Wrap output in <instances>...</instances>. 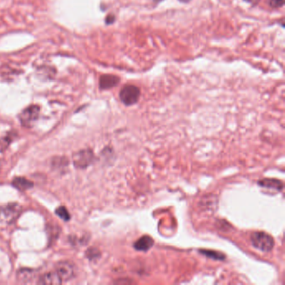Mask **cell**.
<instances>
[{"mask_svg":"<svg viewBox=\"0 0 285 285\" xmlns=\"http://www.w3.org/2000/svg\"><path fill=\"white\" fill-rule=\"evenodd\" d=\"M252 245L262 252H270L274 246V240L270 235L264 232H255L252 233Z\"/></svg>","mask_w":285,"mask_h":285,"instance_id":"cell-1","label":"cell"},{"mask_svg":"<svg viewBox=\"0 0 285 285\" xmlns=\"http://www.w3.org/2000/svg\"><path fill=\"white\" fill-rule=\"evenodd\" d=\"M141 90L134 85H126L120 90V99L125 106H133L139 101Z\"/></svg>","mask_w":285,"mask_h":285,"instance_id":"cell-2","label":"cell"},{"mask_svg":"<svg viewBox=\"0 0 285 285\" xmlns=\"http://www.w3.org/2000/svg\"><path fill=\"white\" fill-rule=\"evenodd\" d=\"M21 213V207L19 206V204H7L5 206L0 207V220L10 224L17 220Z\"/></svg>","mask_w":285,"mask_h":285,"instance_id":"cell-3","label":"cell"},{"mask_svg":"<svg viewBox=\"0 0 285 285\" xmlns=\"http://www.w3.org/2000/svg\"><path fill=\"white\" fill-rule=\"evenodd\" d=\"M40 113V108L38 106H30L23 110L19 115V120L22 125L24 127H32L33 124L38 120Z\"/></svg>","mask_w":285,"mask_h":285,"instance_id":"cell-4","label":"cell"},{"mask_svg":"<svg viewBox=\"0 0 285 285\" xmlns=\"http://www.w3.org/2000/svg\"><path fill=\"white\" fill-rule=\"evenodd\" d=\"M94 154L91 150H82V151L74 154L73 161L76 168H86L93 162Z\"/></svg>","mask_w":285,"mask_h":285,"instance_id":"cell-5","label":"cell"},{"mask_svg":"<svg viewBox=\"0 0 285 285\" xmlns=\"http://www.w3.org/2000/svg\"><path fill=\"white\" fill-rule=\"evenodd\" d=\"M56 273L62 281H68L74 276V267L69 262H60L56 265Z\"/></svg>","mask_w":285,"mask_h":285,"instance_id":"cell-6","label":"cell"},{"mask_svg":"<svg viewBox=\"0 0 285 285\" xmlns=\"http://www.w3.org/2000/svg\"><path fill=\"white\" fill-rule=\"evenodd\" d=\"M120 83V78L113 74H104L100 78L99 86L101 90L111 89Z\"/></svg>","mask_w":285,"mask_h":285,"instance_id":"cell-7","label":"cell"},{"mask_svg":"<svg viewBox=\"0 0 285 285\" xmlns=\"http://www.w3.org/2000/svg\"><path fill=\"white\" fill-rule=\"evenodd\" d=\"M258 184L262 187L268 189L274 190L276 192H281L283 189V183L280 180L265 178L258 182Z\"/></svg>","mask_w":285,"mask_h":285,"instance_id":"cell-8","label":"cell"},{"mask_svg":"<svg viewBox=\"0 0 285 285\" xmlns=\"http://www.w3.org/2000/svg\"><path fill=\"white\" fill-rule=\"evenodd\" d=\"M63 281L60 278V276L58 275L56 271L55 272H49V273H45L43 276H41L39 278V283L42 284H60Z\"/></svg>","mask_w":285,"mask_h":285,"instance_id":"cell-9","label":"cell"},{"mask_svg":"<svg viewBox=\"0 0 285 285\" xmlns=\"http://www.w3.org/2000/svg\"><path fill=\"white\" fill-rule=\"evenodd\" d=\"M154 245V240L149 236H143L134 243L135 250L137 251H148Z\"/></svg>","mask_w":285,"mask_h":285,"instance_id":"cell-10","label":"cell"},{"mask_svg":"<svg viewBox=\"0 0 285 285\" xmlns=\"http://www.w3.org/2000/svg\"><path fill=\"white\" fill-rule=\"evenodd\" d=\"M12 185L15 188H17L18 190L21 191V192H24V191L30 189V188L34 187V183L33 182L24 178H14Z\"/></svg>","mask_w":285,"mask_h":285,"instance_id":"cell-11","label":"cell"},{"mask_svg":"<svg viewBox=\"0 0 285 285\" xmlns=\"http://www.w3.org/2000/svg\"><path fill=\"white\" fill-rule=\"evenodd\" d=\"M34 270L31 269H28V268H23L20 270L18 271L17 278L19 282H23V283H28L34 278Z\"/></svg>","mask_w":285,"mask_h":285,"instance_id":"cell-12","label":"cell"},{"mask_svg":"<svg viewBox=\"0 0 285 285\" xmlns=\"http://www.w3.org/2000/svg\"><path fill=\"white\" fill-rule=\"evenodd\" d=\"M201 254L206 255L209 258H212L213 259H217V260H223L225 258V255L222 253H218L216 251H211V250H200Z\"/></svg>","mask_w":285,"mask_h":285,"instance_id":"cell-13","label":"cell"},{"mask_svg":"<svg viewBox=\"0 0 285 285\" xmlns=\"http://www.w3.org/2000/svg\"><path fill=\"white\" fill-rule=\"evenodd\" d=\"M55 214H56V215L59 216L63 220L69 221L70 219V214H69V211H68L65 207H59L55 210Z\"/></svg>","mask_w":285,"mask_h":285,"instance_id":"cell-14","label":"cell"},{"mask_svg":"<svg viewBox=\"0 0 285 285\" xmlns=\"http://www.w3.org/2000/svg\"><path fill=\"white\" fill-rule=\"evenodd\" d=\"M13 137L14 136L12 133H9L7 136H5L0 139V150H5L7 148L10 142H12Z\"/></svg>","mask_w":285,"mask_h":285,"instance_id":"cell-15","label":"cell"},{"mask_svg":"<svg viewBox=\"0 0 285 285\" xmlns=\"http://www.w3.org/2000/svg\"><path fill=\"white\" fill-rule=\"evenodd\" d=\"M87 256L88 259H97L100 257V251L98 250H96L95 248H91L90 250L87 251Z\"/></svg>","mask_w":285,"mask_h":285,"instance_id":"cell-16","label":"cell"},{"mask_svg":"<svg viewBox=\"0 0 285 285\" xmlns=\"http://www.w3.org/2000/svg\"><path fill=\"white\" fill-rule=\"evenodd\" d=\"M268 5L273 9H279L284 5V0H268Z\"/></svg>","mask_w":285,"mask_h":285,"instance_id":"cell-17","label":"cell"},{"mask_svg":"<svg viewBox=\"0 0 285 285\" xmlns=\"http://www.w3.org/2000/svg\"><path fill=\"white\" fill-rule=\"evenodd\" d=\"M115 21V15H108L106 19V23L107 24H111Z\"/></svg>","mask_w":285,"mask_h":285,"instance_id":"cell-18","label":"cell"},{"mask_svg":"<svg viewBox=\"0 0 285 285\" xmlns=\"http://www.w3.org/2000/svg\"><path fill=\"white\" fill-rule=\"evenodd\" d=\"M245 1H247V2L250 3H254V4H257V3L259 2V0H245Z\"/></svg>","mask_w":285,"mask_h":285,"instance_id":"cell-19","label":"cell"},{"mask_svg":"<svg viewBox=\"0 0 285 285\" xmlns=\"http://www.w3.org/2000/svg\"><path fill=\"white\" fill-rule=\"evenodd\" d=\"M178 1H180V2L182 3H189L191 2L192 0H178Z\"/></svg>","mask_w":285,"mask_h":285,"instance_id":"cell-20","label":"cell"},{"mask_svg":"<svg viewBox=\"0 0 285 285\" xmlns=\"http://www.w3.org/2000/svg\"><path fill=\"white\" fill-rule=\"evenodd\" d=\"M154 1H160V0H154Z\"/></svg>","mask_w":285,"mask_h":285,"instance_id":"cell-21","label":"cell"}]
</instances>
